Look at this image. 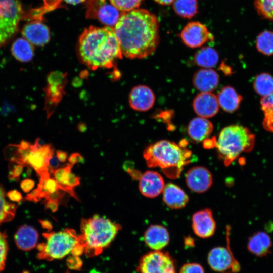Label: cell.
<instances>
[{"label":"cell","instance_id":"16","mask_svg":"<svg viewBox=\"0 0 273 273\" xmlns=\"http://www.w3.org/2000/svg\"><path fill=\"white\" fill-rule=\"evenodd\" d=\"M128 102L130 107L133 110L145 112L151 109L155 102V96L153 90L145 85H139L130 90Z\"/></svg>","mask_w":273,"mask_h":273},{"label":"cell","instance_id":"25","mask_svg":"<svg viewBox=\"0 0 273 273\" xmlns=\"http://www.w3.org/2000/svg\"><path fill=\"white\" fill-rule=\"evenodd\" d=\"M247 249L254 255L262 257L270 253L272 241L265 232L258 231L251 235L247 242Z\"/></svg>","mask_w":273,"mask_h":273},{"label":"cell","instance_id":"49","mask_svg":"<svg viewBox=\"0 0 273 273\" xmlns=\"http://www.w3.org/2000/svg\"><path fill=\"white\" fill-rule=\"evenodd\" d=\"M89 273H101V272L94 268V269H92L89 271Z\"/></svg>","mask_w":273,"mask_h":273},{"label":"cell","instance_id":"14","mask_svg":"<svg viewBox=\"0 0 273 273\" xmlns=\"http://www.w3.org/2000/svg\"><path fill=\"white\" fill-rule=\"evenodd\" d=\"M188 187L193 192L202 193L209 189L213 183L210 171L206 167L196 166L190 168L185 176Z\"/></svg>","mask_w":273,"mask_h":273},{"label":"cell","instance_id":"38","mask_svg":"<svg viewBox=\"0 0 273 273\" xmlns=\"http://www.w3.org/2000/svg\"><path fill=\"white\" fill-rule=\"evenodd\" d=\"M179 273H204V270L197 263H187L181 267Z\"/></svg>","mask_w":273,"mask_h":273},{"label":"cell","instance_id":"39","mask_svg":"<svg viewBox=\"0 0 273 273\" xmlns=\"http://www.w3.org/2000/svg\"><path fill=\"white\" fill-rule=\"evenodd\" d=\"M43 6L41 7L46 12L52 11L58 7L61 0H42Z\"/></svg>","mask_w":273,"mask_h":273},{"label":"cell","instance_id":"45","mask_svg":"<svg viewBox=\"0 0 273 273\" xmlns=\"http://www.w3.org/2000/svg\"><path fill=\"white\" fill-rule=\"evenodd\" d=\"M21 166V165H19L14 169L13 172H12V178H15L20 175L22 170V167Z\"/></svg>","mask_w":273,"mask_h":273},{"label":"cell","instance_id":"12","mask_svg":"<svg viewBox=\"0 0 273 273\" xmlns=\"http://www.w3.org/2000/svg\"><path fill=\"white\" fill-rule=\"evenodd\" d=\"M227 231V247L219 246L212 248L208 254L207 261L214 271L223 272L231 268L233 272H237L240 270V266L229 247L228 228Z\"/></svg>","mask_w":273,"mask_h":273},{"label":"cell","instance_id":"27","mask_svg":"<svg viewBox=\"0 0 273 273\" xmlns=\"http://www.w3.org/2000/svg\"><path fill=\"white\" fill-rule=\"evenodd\" d=\"M219 107L225 112L232 113L237 111L243 99L234 88L226 86L222 88L217 96Z\"/></svg>","mask_w":273,"mask_h":273},{"label":"cell","instance_id":"18","mask_svg":"<svg viewBox=\"0 0 273 273\" xmlns=\"http://www.w3.org/2000/svg\"><path fill=\"white\" fill-rule=\"evenodd\" d=\"M192 106L198 116L207 119L215 116L219 109L217 96L211 92H200L197 95Z\"/></svg>","mask_w":273,"mask_h":273},{"label":"cell","instance_id":"21","mask_svg":"<svg viewBox=\"0 0 273 273\" xmlns=\"http://www.w3.org/2000/svg\"><path fill=\"white\" fill-rule=\"evenodd\" d=\"M192 83L194 87L200 92H211L217 87L219 76L212 68H202L194 73Z\"/></svg>","mask_w":273,"mask_h":273},{"label":"cell","instance_id":"43","mask_svg":"<svg viewBox=\"0 0 273 273\" xmlns=\"http://www.w3.org/2000/svg\"><path fill=\"white\" fill-rule=\"evenodd\" d=\"M56 156L57 159L61 162H65L67 159V154L61 150L57 151Z\"/></svg>","mask_w":273,"mask_h":273},{"label":"cell","instance_id":"42","mask_svg":"<svg viewBox=\"0 0 273 273\" xmlns=\"http://www.w3.org/2000/svg\"><path fill=\"white\" fill-rule=\"evenodd\" d=\"M83 158L81 155L78 153H74L71 155L68 158L69 163L72 165L77 162H81L83 161Z\"/></svg>","mask_w":273,"mask_h":273},{"label":"cell","instance_id":"1","mask_svg":"<svg viewBox=\"0 0 273 273\" xmlns=\"http://www.w3.org/2000/svg\"><path fill=\"white\" fill-rule=\"evenodd\" d=\"M123 56L143 59L153 54L160 41L157 16L143 9L122 12L113 27Z\"/></svg>","mask_w":273,"mask_h":273},{"label":"cell","instance_id":"17","mask_svg":"<svg viewBox=\"0 0 273 273\" xmlns=\"http://www.w3.org/2000/svg\"><path fill=\"white\" fill-rule=\"evenodd\" d=\"M21 33L23 37L32 44L43 46L50 39V32L42 20H31L22 27Z\"/></svg>","mask_w":273,"mask_h":273},{"label":"cell","instance_id":"3","mask_svg":"<svg viewBox=\"0 0 273 273\" xmlns=\"http://www.w3.org/2000/svg\"><path fill=\"white\" fill-rule=\"evenodd\" d=\"M191 151L183 146L167 140H161L148 146L143 157L150 168H160L168 178L179 177L185 166L191 162Z\"/></svg>","mask_w":273,"mask_h":273},{"label":"cell","instance_id":"33","mask_svg":"<svg viewBox=\"0 0 273 273\" xmlns=\"http://www.w3.org/2000/svg\"><path fill=\"white\" fill-rule=\"evenodd\" d=\"M256 47L260 53L265 55H273V32L264 30L260 33L256 38Z\"/></svg>","mask_w":273,"mask_h":273},{"label":"cell","instance_id":"19","mask_svg":"<svg viewBox=\"0 0 273 273\" xmlns=\"http://www.w3.org/2000/svg\"><path fill=\"white\" fill-rule=\"evenodd\" d=\"M139 180V189L141 193L150 198H155L161 194L165 185L162 175L152 170H148L142 174Z\"/></svg>","mask_w":273,"mask_h":273},{"label":"cell","instance_id":"46","mask_svg":"<svg viewBox=\"0 0 273 273\" xmlns=\"http://www.w3.org/2000/svg\"><path fill=\"white\" fill-rule=\"evenodd\" d=\"M156 3L162 5H169L172 4L174 0H154Z\"/></svg>","mask_w":273,"mask_h":273},{"label":"cell","instance_id":"47","mask_svg":"<svg viewBox=\"0 0 273 273\" xmlns=\"http://www.w3.org/2000/svg\"><path fill=\"white\" fill-rule=\"evenodd\" d=\"M40 223L43 228H46L49 230H50L52 228L51 223L47 221H40Z\"/></svg>","mask_w":273,"mask_h":273},{"label":"cell","instance_id":"4","mask_svg":"<svg viewBox=\"0 0 273 273\" xmlns=\"http://www.w3.org/2000/svg\"><path fill=\"white\" fill-rule=\"evenodd\" d=\"M121 226L110 219L95 215L88 219H81L79 242L88 256L101 253L115 238Z\"/></svg>","mask_w":273,"mask_h":273},{"label":"cell","instance_id":"5","mask_svg":"<svg viewBox=\"0 0 273 273\" xmlns=\"http://www.w3.org/2000/svg\"><path fill=\"white\" fill-rule=\"evenodd\" d=\"M255 142V135L247 127L231 125L221 130L215 146L219 157L225 166H228L243 153L251 151Z\"/></svg>","mask_w":273,"mask_h":273},{"label":"cell","instance_id":"10","mask_svg":"<svg viewBox=\"0 0 273 273\" xmlns=\"http://www.w3.org/2000/svg\"><path fill=\"white\" fill-rule=\"evenodd\" d=\"M139 273H176L174 259L167 252L152 251L144 255L138 266Z\"/></svg>","mask_w":273,"mask_h":273},{"label":"cell","instance_id":"48","mask_svg":"<svg viewBox=\"0 0 273 273\" xmlns=\"http://www.w3.org/2000/svg\"><path fill=\"white\" fill-rule=\"evenodd\" d=\"M66 3L72 4V5H76L83 2L85 0H64Z\"/></svg>","mask_w":273,"mask_h":273},{"label":"cell","instance_id":"15","mask_svg":"<svg viewBox=\"0 0 273 273\" xmlns=\"http://www.w3.org/2000/svg\"><path fill=\"white\" fill-rule=\"evenodd\" d=\"M191 220L193 231L198 237L208 238L214 234L216 224L210 209L205 208L195 212Z\"/></svg>","mask_w":273,"mask_h":273},{"label":"cell","instance_id":"30","mask_svg":"<svg viewBox=\"0 0 273 273\" xmlns=\"http://www.w3.org/2000/svg\"><path fill=\"white\" fill-rule=\"evenodd\" d=\"M253 85L256 93L262 97L273 93V76L268 73H261L256 76Z\"/></svg>","mask_w":273,"mask_h":273},{"label":"cell","instance_id":"26","mask_svg":"<svg viewBox=\"0 0 273 273\" xmlns=\"http://www.w3.org/2000/svg\"><path fill=\"white\" fill-rule=\"evenodd\" d=\"M38 237V233L34 228L24 225L17 230L14 235V240L17 247L20 250L28 251L36 246Z\"/></svg>","mask_w":273,"mask_h":273},{"label":"cell","instance_id":"9","mask_svg":"<svg viewBox=\"0 0 273 273\" xmlns=\"http://www.w3.org/2000/svg\"><path fill=\"white\" fill-rule=\"evenodd\" d=\"M66 83V73L54 71L48 74L47 84L43 88L45 94L44 109L48 119L53 114L65 94Z\"/></svg>","mask_w":273,"mask_h":273},{"label":"cell","instance_id":"7","mask_svg":"<svg viewBox=\"0 0 273 273\" xmlns=\"http://www.w3.org/2000/svg\"><path fill=\"white\" fill-rule=\"evenodd\" d=\"M43 236L46 242L37 246V258L41 260L61 259L72 253L79 242L78 235L70 228L57 232L45 233Z\"/></svg>","mask_w":273,"mask_h":273},{"label":"cell","instance_id":"13","mask_svg":"<svg viewBox=\"0 0 273 273\" xmlns=\"http://www.w3.org/2000/svg\"><path fill=\"white\" fill-rule=\"evenodd\" d=\"M183 42L191 48H197L212 41L214 36L207 27L198 21L188 23L180 33Z\"/></svg>","mask_w":273,"mask_h":273},{"label":"cell","instance_id":"34","mask_svg":"<svg viewBox=\"0 0 273 273\" xmlns=\"http://www.w3.org/2000/svg\"><path fill=\"white\" fill-rule=\"evenodd\" d=\"M16 211V205L6 200L5 193L0 186V224L12 220Z\"/></svg>","mask_w":273,"mask_h":273},{"label":"cell","instance_id":"6","mask_svg":"<svg viewBox=\"0 0 273 273\" xmlns=\"http://www.w3.org/2000/svg\"><path fill=\"white\" fill-rule=\"evenodd\" d=\"M37 139L33 144L22 141L18 144H10L5 149L9 159L20 164L31 166L40 176L49 172V161L54 156V149L50 144H43Z\"/></svg>","mask_w":273,"mask_h":273},{"label":"cell","instance_id":"37","mask_svg":"<svg viewBox=\"0 0 273 273\" xmlns=\"http://www.w3.org/2000/svg\"><path fill=\"white\" fill-rule=\"evenodd\" d=\"M8 251L7 236L0 232V273L4 269Z\"/></svg>","mask_w":273,"mask_h":273},{"label":"cell","instance_id":"44","mask_svg":"<svg viewBox=\"0 0 273 273\" xmlns=\"http://www.w3.org/2000/svg\"><path fill=\"white\" fill-rule=\"evenodd\" d=\"M46 207L51 209L52 211L54 212L57 210L58 208L57 202L52 200H48L46 204Z\"/></svg>","mask_w":273,"mask_h":273},{"label":"cell","instance_id":"41","mask_svg":"<svg viewBox=\"0 0 273 273\" xmlns=\"http://www.w3.org/2000/svg\"><path fill=\"white\" fill-rule=\"evenodd\" d=\"M20 186L23 191L28 192L32 189L34 186V183L31 179H26L21 183Z\"/></svg>","mask_w":273,"mask_h":273},{"label":"cell","instance_id":"2","mask_svg":"<svg viewBox=\"0 0 273 273\" xmlns=\"http://www.w3.org/2000/svg\"><path fill=\"white\" fill-rule=\"evenodd\" d=\"M77 53L81 62L93 70L111 68L123 56L113 28L107 26L85 28L79 38Z\"/></svg>","mask_w":273,"mask_h":273},{"label":"cell","instance_id":"31","mask_svg":"<svg viewBox=\"0 0 273 273\" xmlns=\"http://www.w3.org/2000/svg\"><path fill=\"white\" fill-rule=\"evenodd\" d=\"M173 8L178 15L186 18L193 17L198 12L196 0H174Z\"/></svg>","mask_w":273,"mask_h":273},{"label":"cell","instance_id":"24","mask_svg":"<svg viewBox=\"0 0 273 273\" xmlns=\"http://www.w3.org/2000/svg\"><path fill=\"white\" fill-rule=\"evenodd\" d=\"M213 125L207 118L197 117L193 118L187 126V133L194 142L199 143L207 139L212 133Z\"/></svg>","mask_w":273,"mask_h":273},{"label":"cell","instance_id":"36","mask_svg":"<svg viewBox=\"0 0 273 273\" xmlns=\"http://www.w3.org/2000/svg\"><path fill=\"white\" fill-rule=\"evenodd\" d=\"M110 3L121 12L137 9L142 0H109Z\"/></svg>","mask_w":273,"mask_h":273},{"label":"cell","instance_id":"28","mask_svg":"<svg viewBox=\"0 0 273 273\" xmlns=\"http://www.w3.org/2000/svg\"><path fill=\"white\" fill-rule=\"evenodd\" d=\"M12 56L21 62L26 63L32 59L34 54L33 45L24 38H18L11 47Z\"/></svg>","mask_w":273,"mask_h":273},{"label":"cell","instance_id":"35","mask_svg":"<svg viewBox=\"0 0 273 273\" xmlns=\"http://www.w3.org/2000/svg\"><path fill=\"white\" fill-rule=\"evenodd\" d=\"M254 6L260 16L273 22V0H255Z\"/></svg>","mask_w":273,"mask_h":273},{"label":"cell","instance_id":"20","mask_svg":"<svg viewBox=\"0 0 273 273\" xmlns=\"http://www.w3.org/2000/svg\"><path fill=\"white\" fill-rule=\"evenodd\" d=\"M144 239L146 244L154 251H160L165 248L170 240L169 234L164 226L150 225L146 230Z\"/></svg>","mask_w":273,"mask_h":273},{"label":"cell","instance_id":"40","mask_svg":"<svg viewBox=\"0 0 273 273\" xmlns=\"http://www.w3.org/2000/svg\"><path fill=\"white\" fill-rule=\"evenodd\" d=\"M7 196L12 201L16 202H19L22 198L21 193L17 190H11L7 193Z\"/></svg>","mask_w":273,"mask_h":273},{"label":"cell","instance_id":"29","mask_svg":"<svg viewBox=\"0 0 273 273\" xmlns=\"http://www.w3.org/2000/svg\"><path fill=\"white\" fill-rule=\"evenodd\" d=\"M194 63L203 68H212L219 61L217 52L211 47H205L198 50L194 55Z\"/></svg>","mask_w":273,"mask_h":273},{"label":"cell","instance_id":"32","mask_svg":"<svg viewBox=\"0 0 273 273\" xmlns=\"http://www.w3.org/2000/svg\"><path fill=\"white\" fill-rule=\"evenodd\" d=\"M260 104L264 114L263 126L267 131L273 133V93L268 96L262 97Z\"/></svg>","mask_w":273,"mask_h":273},{"label":"cell","instance_id":"11","mask_svg":"<svg viewBox=\"0 0 273 273\" xmlns=\"http://www.w3.org/2000/svg\"><path fill=\"white\" fill-rule=\"evenodd\" d=\"M86 8L87 18L96 19L105 26L112 28L122 13L109 0H88Z\"/></svg>","mask_w":273,"mask_h":273},{"label":"cell","instance_id":"22","mask_svg":"<svg viewBox=\"0 0 273 273\" xmlns=\"http://www.w3.org/2000/svg\"><path fill=\"white\" fill-rule=\"evenodd\" d=\"M163 201L169 208L177 209L186 206L189 198L187 193L178 185L169 183L162 191Z\"/></svg>","mask_w":273,"mask_h":273},{"label":"cell","instance_id":"23","mask_svg":"<svg viewBox=\"0 0 273 273\" xmlns=\"http://www.w3.org/2000/svg\"><path fill=\"white\" fill-rule=\"evenodd\" d=\"M73 166L69 163L66 166L55 169L51 172L53 173L54 179L60 185L62 190L78 199L74 189L79 185L80 178L71 172Z\"/></svg>","mask_w":273,"mask_h":273},{"label":"cell","instance_id":"8","mask_svg":"<svg viewBox=\"0 0 273 273\" xmlns=\"http://www.w3.org/2000/svg\"><path fill=\"white\" fill-rule=\"evenodd\" d=\"M28 17L29 10H24L19 0H0V48L15 37L21 20Z\"/></svg>","mask_w":273,"mask_h":273}]
</instances>
